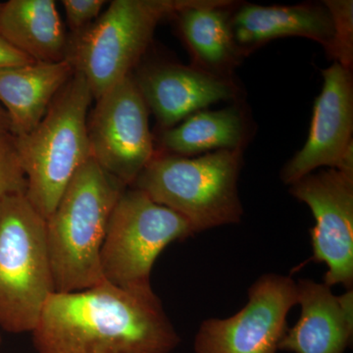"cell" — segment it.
Segmentation results:
<instances>
[{
    "mask_svg": "<svg viewBox=\"0 0 353 353\" xmlns=\"http://www.w3.org/2000/svg\"><path fill=\"white\" fill-rule=\"evenodd\" d=\"M32 334L39 353H171L181 341L152 285L106 281L53 292Z\"/></svg>",
    "mask_w": 353,
    "mask_h": 353,
    "instance_id": "6da1fadb",
    "label": "cell"
},
{
    "mask_svg": "<svg viewBox=\"0 0 353 353\" xmlns=\"http://www.w3.org/2000/svg\"><path fill=\"white\" fill-rule=\"evenodd\" d=\"M126 188L92 158L70 181L46 220L55 292H79L104 281L102 246L113 209Z\"/></svg>",
    "mask_w": 353,
    "mask_h": 353,
    "instance_id": "7a4b0ae2",
    "label": "cell"
},
{
    "mask_svg": "<svg viewBox=\"0 0 353 353\" xmlns=\"http://www.w3.org/2000/svg\"><path fill=\"white\" fill-rule=\"evenodd\" d=\"M241 165L243 150L197 157L155 154L131 187L182 216L196 234L241 222Z\"/></svg>",
    "mask_w": 353,
    "mask_h": 353,
    "instance_id": "3957f363",
    "label": "cell"
},
{
    "mask_svg": "<svg viewBox=\"0 0 353 353\" xmlns=\"http://www.w3.org/2000/svg\"><path fill=\"white\" fill-rule=\"evenodd\" d=\"M94 99L87 80L75 72L41 122L15 138L27 176V196L48 219L76 172L90 159L87 120Z\"/></svg>",
    "mask_w": 353,
    "mask_h": 353,
    "instance_id": "277c9868",
    "label": "cell"
},
{
    "mask_svg": "<svg viewBox=\"0 0 353 353\" xmlns=\"http://www.w3.org/2000/svg\"><path fill=\"white\" fill-rule=\"evenodd\" d=\"M55 292L46 219L26 194L0 201V328L32 333Z\"/></svg>",
    "mask_w": 353,
    "mask_h": 353,
    "instance_id": "5b68a950",
    "label": "cell"
},
{
    "mask_svg": "<svg viewBox=\"0 0 353 353\" xmlns=\"http://www.w3.org/2000/svg\"><path fill=\"white\" fill-rule=\"evenodd\" d=\"M192 0H114L95 22L68 41L67 59L97 101L131 76L160 21Z\"/></svg>",
    "mask_w": 353,
    "mask_h": 353,
    "instance_id": "8992f818",
    "label": "cell"
},
{
    "mask_svg": "<svg viewBox=\"0 0 353 353\" xmlns=\"http://www.w3.org/2000/svg\"><path fill=\"white\" fill-rule=\"evenodd\" d=\"M185 218L153 201L143 190L122 192L102 246L104 281L124 289L150 287L153 265L172 243L194 236Z\"/></svg>",
    "mask_w": 353,
    "mask_h": 353,
    "instance_id": "52a82bcc",
    "label": "cell"
},
{
    "mask_svg": "<svg viewBox=\"0 0 353 353\" xmlns=\"http://www.w3.org/2000/svg\"><path fill=\"white\" fill-rule=\"evenodd\" d=\"M145 99L129 76L97 99L88 115L90 157L125 187L155 157Z\"/></svg>",
    "mask_w": 353,
    "mask_h": 353,
    "instance_id": "ba28073f",
    "label": "cell"
},
{
    "mask_svg": "<svg viewBox=\"0 0 353 353\" xmlns=\"http://www.w3.org/2000/svg\"><path fill=\"white\" fill-rule=\"evenodd\" d=\"M297 305V285L280 274H264L248 292V301L229 318H209L199 326L196 353H277Z\"/></svg>",
    "mask_w": 353,
    "mask_h": 353,
    "instance_id": "9c48e42d",
    "label": "cell"
},
{
    "mask_svg": "<svg viewBox=\"0 0 353 353\" xmlns=\"http://www.w3.org/2000/svg\"><path fill=\"white\" fill-rule=\"evenodd\" d=\"M290 192L314 216L310 260L328 267L323 283L353 290V172L311 173L292 183Z\"/></svg>",
    "mask_w": 353,
    "mask_h": 353,
    "instance_id": "30bf717a",
    "label": "cell"
},
{
    "mask_svg": "<svg viewBox=\"0 0 353 353\" xmlns=\"http://www.w3.org/2000/svg\"><path fill=\"white\" fill-rule=\"evenodd\" d=\"M323 79L307 141L281 172L285 185L323 167L353 172L352 70L334 62L323 71Z\"/></svg>",
    "mask_w": 353,
    "mask_h": 353,
    "instance_id": "8fae6325",
    "label": "cell"
},
{
    "mask_svg": "<svg viewBox=\"0 0 353 353\" xmlns=\"http://www.w3.org/2000/svg\"><path fill=\"white\" fill-rule=\"evenodd\" d=\"M134 79L148 110L163 130L176 126L210 104L234 99L239 92L230 78L179 64L148 67Z\"/></svg>",
    "mask_w": 353,
    "mask_h": 353,
    "instance_id": "7c38bea8",
    "label": "cell"
},
{
    "mask_svg": "<svg viewBox=\"0 0 353 353\" xmlns=\"http://www.w3.org/2000/svg\"><path fill=\"white\" fill-rule=\"evenodd\" d=\"M297 285L299 321L288 328L279 350L292 353H343L353 336V290L336 296L324 283L301 279Z\"/></svg>",
    "mask_w": 353,
    "mask_h": 353,
    "instance_id": "4fadbf2b",
    "label": "cell"
},
{
    "mask_svg": "<svg viewBox=\"0 0 353 353\" xmlns=\"http://www.w3.org/2000/svg\"><path fill=\"white\" fill-rule=\"evenodd\" d=\"M68 59L34 63L0 71V103L10 121L14 137L32 131L54 97L74 75Z\"/></svg>",
    "mask_w": 353,
    "mask_h": 353,
    "instance_id": "5bb4252c",
    "label": "cell"
},
{
    "mask_svg": "<svg viewBox=\"0 0 353 353\" xmlns=\"http://www.w3.org/2000/svg\"><path fill=\"white\" fill-rule=\"evenodd\" d=\"M231 6L226 0H192L174 14L194 67L223 78H229L243 53L234 41Z\"/></svg>",
    "mask_w": 353,
    "mask_h": 353,
    "instance_id": "9a60e30c",
    "label": "cell"
},
{
    "mask_svg": "<svg viewBox=\"0 0 353 353\" xmlns=\"http://www.w3.org/2000/svg\"><path fill=\"white\" fill-rule=\"evenodd\" d=\"M234 41L241 50L285 37H301L328 46L333 23L326 7L317 4L261 6L246 4L232 18Z\"/></svg>",
    "mask_w": 353,
    "mask_h": 353,
    "instance_id": "2e32d148",
    "label": "cell"
},
{
    "mask_svg": "<svg viewBox=\"0 0 353 353\" xmlns=\"http://www.w3.org/2000/svg\"><path fill=\"white\" fill-rule=\"evenodd\" d=\"M0 34L36 62L66 59L68 39L53 0H9L0 6Z\"/></svg>",
    "mask_w": 353,
    "mask_h": 353,
    "instance_id": "e0dca14e",
    "label": "cell"
},
{
    "mask_svg": "<svg viewBox=\"0 0 353 353\" xmlns=\"http://www.w3.org/2000/svg\"><path fill=\"white\" fill-rule=\"evenodd\" d=\"M245 122L236 108L199 111L183 122L163 130L160 145L168 154L190 157L217 150H243Z\"/></svg>",
    "mask_w": 353,
    "mask_h": 353,
    "instance_id": "ac0fdd59",
    "label": "cell"
},
{
    "mask_svg": "<svg viewBox=\"0 0 353 353\" xmlns=\"http://www.w3.org/2000/svg\"><path fill=\"white\" fill-rule=\"evenodd\" d=\"M324 6L333 23V36L325 48L334 62L352 70L353 63V1L326 0Z\"/></svg>",
    "mask_w": 353,
    "mask_h": 353,
    "instance_id": "d6986e66",
    "label": "cell"
},
{
    "mask_svg": "<svg viewBox=\"0 0 353 353\" xmlns=\"http://www.w3.org/2000/svg\"><path fill=\"white\" fill-rule=\"evenodd\" d=\"M27 176L12 134L0 136V201L27 192Z\"/></svg>",
    "mask_w": 353,
    "mask_h": 353,
    "instance_id": "ffe728a7",
    "label": "cell"
},
{
    "mask_svg": "<svg viewBox=\"0 0 353 353\" xmlns=\"http://www.w3.org/2000/svg\"><path fill=\"white\" fill-rule=\"evenodd\" d=\"M106 2L103 0H63L67 22L72 32L78 34L99 17Z\"/></svg>",
    "mask_w": 353,
    "mask_h": 353,
    "instance_id": "44dd1931",
    "label": "cell"
},
{
    "mask_svg": "<svg viewBox=\"0 0 353 353\" xmlns=\"http://www.w3.org/2000/svg\"><path fill=\"white\" fill-rule=\"evenodd\" d=\"M34 60L17 50L0 34V71L34 63Z\"/></svg>",
    "mask_w": 353,
    "mask_h": 353,
    "instance_id": "7402d4cb",
    "label": "cell"
},
{
    "mask_svg": "<svg viewBox=\"0 0 353 353\" xmlns=\"http://www.w3.org/2000/svg\"><path fill=\"white\" fill-rule=\"evenodd\" d=\"M8 132H10V121H9L6 109L0 103V136L8 134Z\"/></svg>",
    "mask_w": 353,
    "mask_h": 353,
    "instance_id": "603a6c76",
    "label": "cell"
},
{
    "mask_svg": "<svg viewBox=\"0 0 353 353\" xmlns=\"http://www.w3.org/2000/svg\"><path fill=\"white\" fill-rule=\"evenodd\" d=\"M2 343V336L1 334H0V345H1Z\"/></svg>",
    "mask_w": 353,
    "mask_h": 353,
    "instance_id": "cb8c5ba5",
    "label": "cell"
},
{
    "mask_svg": "<svg viewBox=\"0 0 353 353\" xmlns=\"http://www.w3.org/2000/svg\"><path fill=\"white\" fill-rule=\"evenodd\" d=\"M0 6H1V3H0Z\"/></svg>",
    "mask_w": 353,
    "mask_h": 353,
    "instance_id": "d4e9b609",
    "label": "cell"
}]
</instances>
